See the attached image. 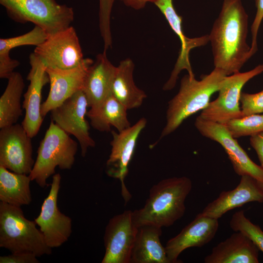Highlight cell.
Instances as JSON below:
<instances>
[{"instance_id": "obj_1", "label": "cell", "mask_w": 263, "mask_h": 263, "mask_svg": "<svg viewBox=\"0 0 263 263\" xmlns=\"http://www.w3.org/2000/svg\"><path fill=\"white\" fill-rule=\"evenodd\" d=\"M247 34L248 15L242 0H223L208 35L214 68L227 75L240 72L251 57Z\"/></svg>"}, {"instance_id": "obj_2", "label": "cell", "mask_w": 263, "mask_h": 263, "mask_svg": "<svg viewBox=\"0 0 263 263\" xmlns=\"http://www.w3.org/2000/svg\"><path fill=\"white\" fill-rule=\"evenodd\" d=\"M191 188L192 182L186 176L161 180L150 189L144 207L132 211L134 224L137 227L171 226L184 215L185 202Z\"/></svg>"}, {"instance_id": "obj_3", "label": "cell", "mask_w": 263, "mask_h": 263, "mask_svg": "<svg viewBox=\"0 0 263 263\" xmlns=\"http://www.w3.org/2000/svg\"><path fill=\"white\" fill-rule=\"evenodd\" d=\"M226 75L216 68L199 80L188 74L184 75L178 93L168 102L166 125L158 141L174 132L188 117L206 108Z\"/></svg>"}, {"instance_id": "obj_4", "label": "cell", "mask_w": 263, "mask_h": 263, "mask_svg": "<svg viewBox=\"0 0 263 263\" xmlns=\"http://www.w3.org/2000/svg\"><path fill=\"white\" fill-rule=\"evenodd\" d=\"M35 221L26 219L19 207L0 202V247L11 253L28 252L38 257L50 255L52 248Z\"/></svg>"}, {"instance_id": "obj_5", "label": "cell", "mask_w": 263, "mask_h": 263, "mask_svg": "<svg viewBox=\"0 0 263 263\" xmlns=\"http://www.w3.org/2000/svg\"><path fill=\"white\" fill-rule=\"evenodd\" d=\"M77 149V143L51 120L29 174L31 181H35L41 188H45L47 180L55 174L57 167L61 169L72 168Z\"/></svg>"}, {"instance_id": "obj_6", "label": "cell", "mask_w": 263, "mask_h": 263, "mask_svg": "<svg viewBox=\"0 0 263 263\" xmlns=\"http://www.w3.org/2000/svg\"><path fill=\"white\" fill-rule=\"evenodd\" d=\"M0 3L13 20L32 22L48 37L69 28L74 19L73 9L56 0H0Z\"/></svg>"}, {"instance_id": "obj_7", "label": "cell", "mask_w": 263, "mask_h": 263, "mask_svg": "<svg viewBox=\"0 0 263 263\" xmlns=\"http://www.w3.org/2000/svg\"><path fill=\"white\" fill-rule=\"evenodd\" d=\"M262 73L263 64L247 72L226 75L218 91V97L210 102L199 116L204 119L223 125L232 119L243 117L239 106L242 88L249 80Z\"/></svg>"}, {"instance_id": "obj_8", "label": "cell", "mask_w": 263, "mask_h": 263, "mask_svg": "<svg viewBox=\"0 0 263 263\" xmlns=\"http://www.w3.org/2000/svg\"><path fill=\"white\" fill-rule=\"evenodd\" d=\"M33 53L46 68L72 69L85 60L76 32L72 26L49 36L36 46Z\"/></svg>"}, {"instance_id": "obj_9", "label": "cell", "mask_w": 263, "mask_h": 263, "mask_svg": "<svg viewBox=\"0 0 263 263\" xmlns=\"http://www.w3.org/2000/svg\"><path fill=\"white\" fill-rule=\"evenodd\" d=\"M194 125L200 134L220 144L225 149L234 171L239 176L249 175L263 186V168L254 163L225 125L198 116Z\"/></svg>"}, {"instance_id": "obj_10", "label": "cell", "mask_w": 263, "mask_h": 263, "mask_svg": "<svg viewBox=\"0 0 263 263\" xmlns=\"http://www.w3.org/2000/svg\"><path fill=\"white\" fill-rule=\"evenodd\" d=\"M61 179L59 173L53 175L49 193L42 204L39 215L34 220L46 244L52 249L66 243L72 232L71 218L62 213L57 206Z\"/></svg>"}, {"instance_id": "obj_11", "label": "cell", "mask_w": 263, "mask_h": 263, "mask_svg": "<svg viewBox=\"0 0 263 263\" xmlns=\"http://www.w3.org/2000/svg\"><path fill=\"white\" fill-rule=\"evenodd\" d=\"M88 107L86 95L83 90H80L50 112L52 120L63 131L76 138L82 157L85 156L89 148L95 146V141L90 136V127L86 119Z\"/></svg>"}, {"instance_id": "obj_12", "label": "cell", "mask_w": 263, "mask_h": 263, "mask_svg": "<svg viewBox=\"0 0 263 263\" xmlns=\"http://www.w3.org/2000/svg\"><path fill=\"white\" fill-rule=\"evenodd\" d=\"M147 123V119L143 117L121 132L111 131L112 148L106 162V171L109 176L120 181L121 194L125 203H128L132 196L125 185V179L128 174L129 165L133 155L137 139Z\"/></svg>"}, {"instance_id": "obj_13", "label": "cell", "mask_w": 263, "mask_h": 263, "mask_svg": "<svg viewBox=\"0 0 263 263\" xmlns=\"http://www.w3.org/2000/svg\"><path fill=\"white\" fill-rule=\"evenodd\" d=\"M31 138L21 124L0 129V166L17 173L29 175L35 163Z\"/></svg>"}, {"instance_id": "obj_14", "label": "cell", "mask_w": 263, "mask_h": 263, "mask_svg": "<svg viewBox=\"0 0 263 263\" xmlns=\"http://www.w3.org/2000/svg\"><path fill=\"white\" fill-rule=\"evenodd\" d=\"M132 212L125 210L109 220L104 235L105 253L102 263H130L138 229Z\"/></svg>"}, {"instance_id": "obj_15", "label": "cell", "mask_w": 263, "mask_h": 263, "mask_svg": "<svg viewBox=\"0 0 263 263\" xmlns=\"http://www.w3.org/2000/svg\"><path fill=\"white\" fill-rule=\"evenodd\" d=\"M94 62L86 58L80 65L72 69L46 68L49 78L50 91L46 99L41 104L43 117L75 93L83 90L87 72Z\"/></svg>"}, {"instance_id": "obj_16", "label": "cell", "mask_w": 263, "mask_h": 263, "mask_svg": "<svg viewBox=\"0 0 263 263\" xmlns=\"http://www.w3.org/2000/svg\"><path fill=\"white\" fill-rule=\"evenodd\" d=\"M30 70L27 79L29 85L24 94L22 108L25 113L21 125L28 134L35 137L38 133L43 122L41 114L42 90L49 82V78L43 65L34 53L29 56Z\"/></svg>"}, {"instance_id": "obj_17", "label": "cell", "mask_w": 263, "mask_h": 263, "mask_svg": "<svg viewBox=\"0 0 263 263\" xmlns=\"http://www.w3.org/2000/svg\"><path fill=\"white\" fill-rule=\"evenodd\" d=\"M153 3L164 15L181 42V48L177 61L169 79L163 87V90L169 91L175 87L178 75L182 70H186L190 76H195L189 62V52L194 48L207 44L209 41V36L207 35L194 38L186 37L182 29V18L176 12L172 0H155Z\"/></svg>"}, {"instance_id": "obj_18", "label": "cell", "mask_w": 263, "mask_h": 263, "mask_svg": "<svg viewBox=\"0 0 263 263\" xmlns=\"http://www.w3.org/2000/svg\"><path fill=\"white\" fill-rule=\"evenodd\" d=\"M218 227V219L198 214L179 234L167 242L165 248L170 263H181L178 258L184 250L192 247H202L210 242Z\"/></svg>"}, {"instance_id": "obj_19", "label": "cell", "mask_w": 263, "mask_h": 263, "mask_svg": "<svg viewBox=\"0 0 263 263\" xmlns=\"http://www.w3.org/2000/svg\"><path fill=\"white\" fill-rule=\"evenodd\" d=\"M252 202L263 203V186L253 177L244 175L235 188L221 192L201 213L219 219L227 211Z\"/></svg>"}, {"instance_id": "obj_20", "label": "cell", "mask_w": 263, "mask_h": 263, "mask_svg": "<svg viewBox=\"0 0 263 263\" xmlns=\"http://www.w3.org/2000/svg\"><path fill=\"white\" fill-rule=\"evenodd\" d=\"M106 52L99 54L87 72L83 88L90 108L99 105L112 95V86L116 71L108 59Z\"/></svg>"}, {"instance_id": "obj_21", "label": "cell", "mask_w": 263, "mask_h": 263, "mask_svg": "<svg viewBox=\"0 0 263 263\" xmlns=\"http://www.w3.org/2000/svg\"><path fill=\"white\" fill-rule=\"evenodd\" d=\"M259 249L246 236L236 231L214 246L205 263H258Z\"/></svg>"}, {"instance_id": "obj_22", "label": "cell", "mask_w": 263, "mask_h": 263, "mask_svg": "<svg viewBox=\"0 0 263 263\" xmlns=\"http://www.w3.org/2000/svg\"><path fill=\"white\" fill-rule=\"evenodd\" d=\"M162 228L151 225L138 227L130 263H170L161 243Z\"/></svg>"}, {"instance_id": "obj_23", "label": "cell", "mask_w": 263, "mask_h": 263, "mask_svg": "<svg viewBox=\"0 0 263 263\" xmlns=\"http://www.w3.org/2000/svg\"><path fill=\"white\" fill-rule=\"evenodd\" d=\"M127 109L113 95L99 105L90 108L87 116L92 127L101 132L111 131V127L121 132L131 125L127 117Z\"/></svg>"}, {"instance_id": "obj_24", "label": "cell", "mask_w": 263, "mask_h": 263, "mask_svg": "<svg viewBox=\"0 0 263 263\" xmlns=\"http://www.w3.org/2000/svg\"><path fill=\"white\" fill-rule=\"evenodd\" d=\"M134 64L130 58L120 62L112 86V95L128 110L138 108L147 97L145 93L138 88L133 80Z\"/></svg>"}, {"instance_id": "obj_25", "label": "cell", "mask_w": 263, "mask_h": 263, "mask_svg": "<svg viewBox=\"0 0 263 263\" xmlns=\"http://www.w3.org/2000/svg\"><path fill=\"white\" fill-rule=\"evenodd\" d=\"M29 175L17 173L0 166V201L21 207L32 202Z\"/></svg>"}, {"instance_id": "obj_26", "label": "cell", "mask_w": 263, "mask_h": 263, "mask_svg": "<svg viewBox=\"0 0 263 263\" xmlns=\"http://www.w3.org/2000/svg\"><path fill=\"white\" fill-rule=\"evenodd\" d=\"M0 97V128L17 123L22 115L21 98L25 87L21 75L14 72Z\"/></svg>"}, {"instance_id": "obj_27", "label": "cell", "mask_w": 263, "mask_h": 263, "mask_svg": "<svg viewBox=\"0 0 263 263\" xmlns=\"http://www.w3.org/2000/svg\"><path fill=\"white\" fill-rule=\"evenodd\" d=\"M48 37L40 27L35 25L30 31L17 37L0 39V77L8 78L19 65L18 60L12 59L10 52L14 48L25 45L36 46Z\"/></svg>"}, {"instance_id": "obj_28", "label": "cell", "mask_w": 263, "mask_h": 263, "mask_svg": "<svg viewBox=\"0 0 263 263\" xmlns=\"http://www.w3.org/2000/svg\"><path fill=\"white\" fill-rule=\"evenodd\" d=\"M234 138L263 132V114H253L229 121L225 125Z\"/></svg>"}, {"instance_id": "obj_29", "label": "cell", "mask_w": 263, "mask_h": 263, "mask_svg": "<svg viewBox=\"0 0 263 263\" xmlns=\"http://www.w3.org/2000/svg\"><path fill=\"white\" fill-rule=\"evenodd\" d=\"M229 225L234 231L241 232L246 236L263 253V231L246 218L243 210L233 214Z\"/></svg>"}, {"instance_id": "obj_30", "label": "cell", "mask_w": 263, "mask_h": 263, "mask_svg": "<svg viewBox=\"0 0 263 263\" xmlns=\"http://www.w3.org/2000/svg\"><path fill=\"white\" fill-rule=\"evenodd\" d=\"M115 0H99V27L104 43V50L107 51L112 46L110 18Z\"/></svg>"}, {"instance_id": "obj_31", "label": "cell", "mask_w": 263, "mask_h": 263, "mask_svg": "<svg viewBox=\"0 0 263 263\" xmlns=\"http://www.w3.org/2000/svg\"><path fill=\"white\" fill-rule=\"evenodd\" d=\"M240 102L243 117L263 113V90L255 94L242 92Z\"/></svg>"}, {"instance_id": "obj_32", "label": "cell", "mask_w": 263, "mask_h": 263, "mask_svg": "<svg viewBox=\"0 0 263 263\" xmlns=\"http://www.w3.org/2000/svg\"><path fill=\"white\" fill-rule=\"evenodd\" d=\"M256 12L251 26V43L250 53L252 57L258 51L257 38L259 28L263 19V0H255Z\"/></svg>"}, {"instance_id": "obj_33", "label": "cell", "mask_w": 263, "mask_h": 263, "mask_svg": "<svg viewBox=\"0 0 263 263\" xmlns=\"http://www.w3.org/2000/svg\"><path fill=\"white\" fill-rule=\"evenodd\" d=\"M35 254L28 252L11 253L0 257V263H39Z\"/></svg>"}, {"instance_id": "obj_34", "label": "cell", "mask_w": 263, "mask_h": 263, "mask_svg": "<svg viewBox=\"0 0 263 263\" xmlns=\"http://www.w3.org/2000/svg\"><path fill=\"white\" fill-rule=\"evenodd\" d=\"M250 144L257 153L261 166L263 168V132L250 136Z\"/></svg>"}, {"instance_id": "obj_35", "label": "cell", "mask_w": 263, "mask_h": 263, "mask_svg": "<svg viewBox=\"0 0 263 263\" xmlns=\"http://www.w3.org/2000/svg\"><path fill=\"white\" fill-rule=\"evenodd\" d=\"M126 5L136 10L144 8L149 2H152L155 0H121Z\"/></svg>"}]
</instances>
